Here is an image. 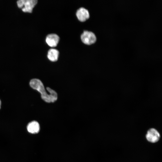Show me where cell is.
I'll use <instances>...</instances> for the list:
<instances>
[{"label":"cell","mask_w":162,"mask_h":162,"mask_svg":"<svg viewBox=\"0 0 162 162\" xmlns=\"http://www.w3.org/2000/svg\"><path fill=\"white\" fill-rule=\"evenodd\" d=\"M30 85L32 88L40 93L42 99L46 102L53 103L57 100L58 96L57 93L50 87H47L46 89L50 94L47 93L43 83L39 79H32L30 82Z\"/></svg>","instance_id":"6da1fadb"},{"label":"cell","mask_w":162,"mask_h":162,"mask_svg":"<svg viewBox=\"0 0 162 162\" xmlns=\"http://www.w3.org/2000/svg\"><path fill=\"white\" fill-rule=\"evenodd\" d=\"M37 2V0H20L17 1V4L23 12L31 13Z\"/></svg>","instance_id":"7a4b0ae2"},{"label":"cell","mask_w":162,"mask_h":162,"mask_svg":"<svg viewBox=\"0 0 162 162\" xmlns=\"http://www.w3.org/2000/svg\"><path fill=\"white\" fill-rule=\"evenodd\" d=\"M81 38L84 44L88 45L94 43L96 40V37L93 33L86 31L83 32L81 35Z\"/></svg>","instance_id":"3957f363"},{"label":"cell","mask_w":162,"mask_h":162,"mask_svg":"<svg viewBox=\"0 0 162 162\" xmlns=\"http://www.w3.org/2000/svg\"><path fill=\"white\" fill-rule=\"evenodd\" d=\"M146 136L148 142L154 143L159 140L160 135L156 129L154 128H151L147 131Z\"/></svg>","instance_id":"277c9868"},{"label":"cell","mask_w":162,"mask_h":162,"mask_svg":"<svg viewBox=\"0 0 162 162\" xmlns=\"http://www.w3.org/2000/svg\"><path fill=\"white\" fill-rule=\"evenodd\" d=\"M59 39V37L58 35L56 34H52L46 36V41L49 46L53 47L57 46Z\"/></svg>","instance_id":"5b68a950"},{"label":"cell","mask_w":162,"mask_h":162,"mask_svg":"<svg viewBox=\"0 0 162 162\" xmlns=\"http://www.w3.org/2000/svg\"><path fill=\"white\" fill-rule=\"evenodd\" d=\"M76 16L79 20L82 22L86 21L89 17L88 11L83 8H80L77 10Z\"/></svg>","instance_id":"8992f818"},{"label":"cell","mask_w":162,"mask_h":162,"mask_svg":"<svg viewBox=\"0 0 162 162\" xmlns=\"http://www.w3.org/2000/svg\"><path fill=\"white\" fill-rule=\"evenodd\" d=\"M40 125L36 121L30 122L27 126L28 131L32 134H36L40 130Z\"/></svg>","instance_id":"52a82bcc"},{"label":"cell","mask_w":162,"mask_h":162,"mask_svg":"<svg viewBox=\"0 0 162 162\" xmlns=\"http://www.w3.org/2000/svg\"><path fill=\"white\" fill-rule=\"evenodd\" d=\"M59 52L55 49H50L48 51L47 56L50 61L54 62L56 61L59 56Z\"/></svg>","instance_id":"ba28073f"},{"label":"cell","mask_w":162,"mask_h":162,"mask_svg":"<svg viewBox=\"0 0 162 162\" xmlns=\"http://www.w3.org/2000/svg\"><path fill=\"white\" fill-rule=\"evenodd\" d=\"M1 100H0V109L1 108Z\"/></svg>","instance_id":"9c48e42d"}]
</instances>
